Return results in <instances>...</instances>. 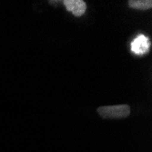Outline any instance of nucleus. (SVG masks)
<instances>
[{"label": "nucleus", "mask_w": 152, "mask_h": 152, "mask_svg": "<svg viewBox=\"0 0 152 152\" xmlns=\"http://www.w3.org/2000/svg\"><path fill=\"white\" fill-rule=\"evenodd\" d=\"M98 113L102 118H125L130 114V107L129 105H115L103 106L98 108Z\"/></svg>", "instance_id": "f257e3e1"}, {"label": "nucleus", "mask_w": 152, "mask_h": 152, "mask_svg": "<svg viewBox=\"0 0 152 152\" xmlns=\"http://www.w3.org/2000/svg\"><path fill=\"white\" fill-rule=\"evenodd\" d=\"M63 4L66 10L76 17H81L87 10V4L83 0H65Z\"/></svg>", "instance_id": "f03ea898"}, {"label": "nucleus", "mask_w": 152, "mask_h": 152, "mask_svg": "<svg viewBox=\"0 0 152 152\" xmlns=\"http://www.w3.org/2000/svg\"><path fill=\"white\" fill-rule=\"evenodd\" d=\"M148 48L149 41L144 35H140L139 37H137L131 43V50L136 55H140V56L144 55L148 51Z\"/></svg>", "instance_id": "7ed1b4c3"}, {"label": "nucleus", "mask_w": 152, "mask_h": 152, "mask_svg": "<svg viewBox=\"0 0 152 152\" xmlns=\"http://www.w3.org/2000/svg\"><path fill=\"white\" fill-rule=\"evenodd\" d=\"M129 7L137 10H148L152 7L151 0H129Z\"/></svg>", "instance_id": "20e7f679"}]
</instances>
